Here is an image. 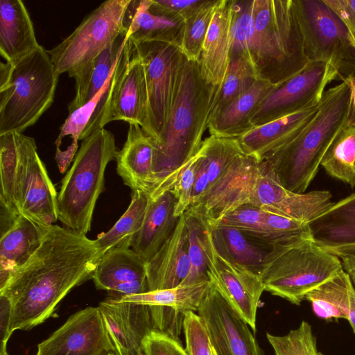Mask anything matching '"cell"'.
Instances as JSON below:
<instances>
[{
	"label": "cell",
	"instance_id": "6da1fadb",
	"mask_svg": "<svg viewBox=\"0 0 355 355\" xmlns=\"http://www.w3.org/2000/svg\"><path fill=\"white\" fill-rule=\"evenodd\" d=\"M101 257L95 241L85 234L50 226L40 248L0 289L10 303V334L54 316L64 297L92 278Z\"/></svg>",
	"mask_w": 355,
	"mask_h": 355
},
{
	"label": "cell",
	"instance_id": "7a4b0ae2",
	"mask_svg": "<svg viewBox=\"0 0 355 355\" xmlns=\"http://www.w3.org/2000/svg\"><path fill=\"white\" fill-rule=\"evenodd\" d=\"M218 87L205 78L199 61L184 55L163 130L154 141V182L149 196L171 191L185 164L201 147Z\"/></svg>",
	"mask_w": 355,
	"mask_h": 355
},
{
	"label": "cell",
	"instance_id": "3957f363",
	"mask_svg": "<svg viewBox=\"0 0 355 355\" xmlns=\"http://www.w3.org/2000/svg\"><path fill=\"white\" fill-rule=\"evenodd\" d=\"M350 98L345 80L325 91L318 112L301 132L263 161L286 189L306 192L325 152L346 125Z\"/></svg>",
	"mask_w": 355,
	"mask_h": 355
},
{
	"label": "cell",
	"instance_id": "277c9868",
	"mask_svg": "<svg viewBox=\"0 0 355 355\" xmlns=\"http://www.w3.org/2000/svg\"><path fill=\"white\" fill-rule=\"evenodd\" d=\"M249 58L259 76L277 84L309 62L293 0H252Z\"/></svg>",
	"mask_w": 355,
	"mask_h": 355
},
{
	"label": "cell",
	"instance_id": "5b68a950",
	"mask_svg": "<svg viewBox=\"0 0 355 355\" xmlns=\"http://www.w3.org/2000/svg\"><path fill=\"white\" fill-rule=\"evenodd\" d=\"M59 74L42 46L14 64H0V135L22 133L53 102Z\"/></svg>",
	"mask_w": 355,
	"mask_h": 355
},
{
	"label": "cell",
	"instance_id": "8992f818",
	"mask_svg": "<svg viewBox=\"0 0 355 355\" xmlns=\"http://www.w3.org/2000/svg\"><path fill=\"white\" fill-rule=\"evenodd\" d=\"M116 153L114 136L105 128L83 140L58 196V220L65 227L85 235L90 231L106 167Z\"/></svg>",
	"mask_w": 355,
	"mask_h": 355
},
{
	"label": "cell",
	"instance_id": "52a82bcc",
	"mask_svg": "<svg viewBox=\"0 0 355 355\" xmlns=\"http://www.w3.org/2000/svg\"><path fill=\"white\" fill-rule=\"evenodd\" d=\"M341 270L338 257L303 239L274 245L260 277L265 291L300 305L308 293Z\"/></svg>",
	"mask_w": 355,
	"mask_h": 355
},
{
	"label": "cell",
	"instance_id": "ba28073f",
	"mask_svg": "<svg viewBox=\"0 0 355 355\" xmlns=\"http://www.w3.org/2000/svg\"><path fill=\"white\" fill-rule=\"evenodd\" d=\"M130 2L131 0L103 2L69 36L49 50L58 73H67L75 82L81 80L98 55L126 33L125 15Z\"/></svg>",
	"mask_w": 355,
	"mask_h": 355
},
{
	"label": "cell",
	"instance_id": "9c48e42d",
	"mask_svg": "<svg viewBox=\"0 0 355 355\" xmlns=\"http://www.w3.org/2000/svg\"><path fill=\"white\" fill-rule=\"evenodd\" d=\"M304 53L336 70L338 80L355 78V44L345 24L323 0H293Z\"/></svg>",
	"mask_w": 355,
	"mask_h": 355
},
{
	"label": "cell",
	"instance_id": "30bf717a",
	"mask_svg": "<svg viewBox=\"0 0 355 355\" xmlns=\"http://www.w3.org/2000/svg\"><path fill=\"white\" fill-rule=\"evenodd\" d=\"M132 43L145 73L148 103L147 134L156 141L168 117L183 54L173 42L146 40Z\"/></svg>",
	"mask_w": 355,
	"mask_h": 355
},
{
	"label": "cell",
	"instance_id": "8fae6325",
	"mask_svg": "<svg viewBox=\"0 0 355 355\" xmlns=\"http://www.w3.org/2000/svg\"><path fill=\"white\" fill-rule=\"evenodd\" d=\"M329 63L309 61L300 71L275 85L250 119L252 128L298 112L319 103L326 87L338 80Z\"/></svg>",
	"mask_w": 355,
	"mask_h": 355
},
{
	"label": "cell",
	"instance_id": "7c38bea8",
	"mask_svg": "<svg viewBox=\"0 0 355 355\" xmlns=\"http://www.w3.org/2000/svg\"><path fill=\"white\" fill-rule=\"evenodd\" d=\"M205 251L210 281L232 309L255 331L260 297L265 291L260 276L220 254L214 245L207 225Z\"/></svg>",
	"mask_w": 355,
	"mask_h": 355
},
{
	"label": "cell",
	"instance_id": "4fadbf2b",
	"mask_svg": "<svg viewBox=\"0 0 355 355\" xmlns=\"http://www.w3.org/2000/svg\"><path fill=\"white\" fill-rule=\"evenodd\" d=\"M197 313L206 327L216 355H264L251 327L211 282Z\"/></svg>",
	"mask_w": 355,
	"mask_h": 355
},
{
	"label": "cell",
	"instance_id": "5bb4252c",
	"mask_svg": "<svg viewBox=\"0 0 355 355\" xmlns=\"http://www.w3.org/2000/svg\"><path fill=\"white\" fill-rule=\"evenodd\" d=\"M260 162L245 154L239 155L208 189L203 197L188 210L212 227L238 207L250 203L252 191Z\"/></svg>",
	"mask_w": 355,
	"mask_h": 355
},
{
	"label": "cell",
	"instance_id": "9a60e30c",
	"mask_svg": "<svg viewBox=\"0 0 355 355\" xmlns=\"http://www.w3.org/2000/svg\"><path fill=\"white\" fill-rule=\"evenodd\" d=\"M112 352L114 347L98 307L88 306L72 314L40 343L35 355H108Z\"/></svg>",
	"mask_w": 355,
	"mask_h": 355
},
{
	"label": "cell",
	"instance_id": "2e32d148",
	"mask_svg": "<svg viewBox=\"0 0 355 355\" xmlns=\"http://www.w3.org/2000/svg\"><path fill=\"white\" fill-rule=\"evenodd\" d=\"M327 190L297 193L286 189L261 162L250 203L266 212L309 223L334 204Z\"/></svg>",
	"mask_w": 355,
	"mask_h": 355
},
{
	"label": "cell",
	"instance_id": "e0dca14e",
	"mask_svg": "<svg viewBox=\"0 0 355 355\" xmlns=\"http://www.w3.org/2000/svg\"><path fill=\"white\" fill-rule=\"evenodd\" d=\"M37 149L34 138L26 136L19 209L21 214L51 226L58 220V193Z\"/></svg>",
	"mask_w": 355,
	"mask_h": 355
},
{
	"label": "cell",
	"instance_id": "ac0fdd59",
	"mask_svg": "<svg viewBox=\"0 0 355 355\" xmlns=\"http://www.w3.org/2000/svg\"><path fill=\"white\" fill-rule=\"evenodd\" d=\"M210 284L209 280L194 284L180 285L125 296L119 301L150 306L155 329L179 338L185 313L197 312Z\"/></svg>",
	"mask_w": 355,
	"mask_h": 355
},
{
	"label": "cell",
	"instance_id": "d6986e66",
	"mask_svg": "<svg viewBox=\"0 0 355 355\" xmlns=\"http://www.w3.org/2000/svg\"><path fill=\"white\" fill-rule=\"evenodd\" d=\"M116 355H144L143 342L153 329L150 307L106 297L98 306Z\"/></svg>",
	"mask_w": 355,
	"mask_h": 355
},
{
	"label": "cell",
	"instance_id": "ffe728a7",
	"mask_svg": "<svg viewBox=\"0 0 355 355\" xmlns=\"http://www.w3.org/2000/svg\"><path fill=\"white\" fill-rule=\"evenodd\" d=\"M320 102L252 128L237 138L245 155L261 162L295 138L318 110Z\"/></svg>",
	"mask_w": 355,
	"mask_h": 355
},
{
	"label": "cell",
	"instance_id": "44dd1931",
	"mask_svg": "<svg viewBox=\"0 0 355 355\" xmlns=\"http://www.w3.org/2000/svg\"><path fill=\"white\" fill-rule=\"evenodd\" d=\"M190 270L189 235L185 214L168 240L146 262L149 291L182 285Z\"/></svg>",
	"mask_w": 355,
	"mask_h": 355
},
{
	"label": "cell",
	"instance_id": "7402d4cb",
	"mask_svg": "<svg viewBox=\"0 0 355 355\" xmlns=\"http://www.w3.org/2000/svg\"><path fill=\"white\" fill-rule=\"evenodd\" d=\"M312 240L340 257L355 252V193L308 223Z\"/></svg>",
	"mask_w": 355,
	"mask_h": 355
},
{
	"label": "cell",
	"instance_id": "603a6c76",
	"mask_svg": "<svg viewBox=\"0 0 355 355\" xmlns=\"http://www.w3.org/2000/svg\"><path fill=\"white\" fill-rule=\"evenodd\" d=\"M155 146L153 139L137 124H129L126 140L117 151L116 171L132 192L143 191L148 195L154 182Z\"/></svg>",
	"mask_w": 355,
	"mask_h": 355
},
{
	"label": "cell",
	"instance_id": "cb8c5ba5",
	"mask_svg": "<svg viewBox=\"0 0 355 355\" xmlns=\"http://www.w3.org/2000/svg\"><path fill=\"white\" fill-rule=\"evenodd\" d=\"M233 1H218L199 60L205 78L218 89L223 84L230 60Z\"/></svg>",
	"mask_w": 355,
	"mask_h": 355
},
{
	"label": "cell",
	"instance_id": "d4e9b609",
	"mask_svg": "<svg viewBox=\"0 0 355 355\" xmlns=\"http://www.w3.org/2000/svg\"><path fill=\"white\" fill-rule=\"evenodd\" d=\"M49 227L20 214L14 223L1 234L0 289L40 248Z\"/></svg>",
	"mask_w": 355,
	"mask_h": 355
},
{
	"label": "cell",
	"instance_id": "484cf974",
	"mask_svg": "<svg viewBox=\"0 0 355 355\" xmlns=\"http://www.w3.org/2000/svg\"><path fill=\"white\" fill-rule=\"evenodd\" d=\"M113 121L139 125L147 133L148 103L145 73L135 51L123 72L112 101L110 122Z\"/></svg>",
	"mask_w": 355,
	"mask_h": 355
},
{
	"label": "cell",
	"instance_id": "4316f807",
	"mask_svg": "<svg viewBox=\"0 0 355 355\" xmlns=\"http://www.w3.org/2000/svg\"><path fill=\"white\" fill-rule=\"evenodd\" d=\"M40 46L24 2L1 0L0 54L6 62L16 63Z\"/></svg>",
	"mask_w": 355,
	"mask_h": 355
},
{
	"label": "cell",
	"instance_id": "83f0119b",
	"mask_svg": "<svg viewBox=\"0 0 355 355\" xmlns=\"http://www.w3.org/2000/svg\"><path fill=\"white\" fill-rule=\"evenodd\" d=\"M175 205L176 200L171 190L150 198L143 225L131 246L146 262L175 231L180 218L175 214Z\"/></svg>",
	"mask_w": 355,
	"mask_h": 355
},
{
	"label": "cell",
	"instance_id": "f1b7e54d",
	"mask_svg": "<svg viewBox=\"0 0 355 355\" xmlns=\"http://www.w3.org/2000/svg\"><path fill=\"white\" fill-rule=\"evenodd\" d=\"M216 250L260 276L266 257L274 245L237 228L216 224L209 227Z\"/></svg>",
	"mask_w": 355,
	"mask_h": 355
},
{
	"label": "cell",
	"instance_id": "f546056e",
	"mask_svg": "<svg viewBox=\"0 0 355 355\" xmlns=\"http://www.w3.org/2000/svg\"><path fill=\"white\" fill-rule=\"evenodd\" d=\"M275 85L268 80L259 79L247 92L209 121L210 135L238 138L251 130L250 121L253 113Z\"/></svg>",
	"mask_w": 355,
	"mask_h": 355
},
{
	"label": "cell",
	"instance_id": "4dcf8cb0",
	"mask_svg": "<svg viewBox=\"0 0 355 355\" xmlns=\"http://www.w3.org/2000/svg\"><path fill=\"white\" fill-rule=\"evenodd\" d=\"M24 134L0 135L1 215L12 218L21 214L19 193L24 165Z\"/></svg>",
	"mask_w": 355,
	"mask_h": 355
},
{
	"label": "cell",
	"instance_id": "1f68e13d",
	"mask_svg": "<svg viewBox=\"0 0 355 355\" xmlns=\"http://www.w3.org/2000/svg\"><path fill=\"white\" fill-rule=\"evenodd\" d=\"M150 4L151 0H131L125 15L127 37L132 42L158 40L178 45L184 19L153 14Z\"/></svg>",
	"mask_w": 355,
	"mask_h": 355
},
{
	"label": "cell",
	"instance_id": "d6a6232c",
	"mask_svg": "<svg viewBox=\"0 0 355 355\" xmlns=\"http://www.w3.org/2000/svg\"><path fill=\"white\" fill-rule=\"evenodd\" d=\"M97 289L108 293L119 286L147 280L146 262L130 248H114L101 258L92 278Z\"/></svg>",
	"mask_w": 355,
	"mask_h": 355
},
{
	"label": "cell",
	"instance_id": "836d02e7",
	"mask_svg": "<svg viewBox=\"0 0 355 355\" xmlns=\"http://www.w3.org/2000/svg\"><path fill=\"white\" fill-rule=\"evenodd\" d=\"M355 290L343 269L306 295L315 315L326 320L348 318L352 295Z\"/></svg>",
	"mask_w": 355,
	"mask_h": 355
},
{
	"label": "cell",
	"instance_id": "e575fe53",
	"mask_svg": "<svg viewBox=\"0 0 355 355\" xmlns=\"http://www.w3.org/2000/svg\"><path fill=\"white\" fill-rule=\"evenodd\" d=\"M127 40L126 33L121 35L98 55L87 73L75 82V96L68 105L69 113L91 101L101 92L115 69Z\"/></svg>",
	"mask_w": 355,
	"mask_h": 355
},
{
	"label": "cell",
	"instance_id": "d590c367",
	"mask_svg": "<svg viewBox=\"0 0 355 355\" xmlns=\"http://www.w3.org/2000/svg\"><path fill=\"white\" fill-rule=\"evenodd\" d=\"M150 200L149 195L140 190L132 192L129 207L107 232L95 239L101 256L114 248H130L140 230Z\"/></svg>",
	"mask_w": 355,
	"mask_h": 355
},
{
	"label": "cell",
	"instance_id": "8d00e7d4",
	"mask_svg": "<svg viewBox=\"0 0 355 355\" xmlns=\"http://www.w3.org/2000/svg\"><path fill=\"white\" fill-rule=\"evenodd\" d=\"M320 166L331 177L355 187V125L345 126L339 131Z\"/></svg>",
	"mask_w": 355,
	"mask_h": 355
},
{
	"label": "cell",
	"instance_id": "74e56055",
	"mask_svg": "<svg viewBox=\"0 0 355 355\" xmlns=\"http://www.w3.org/2000/svg\"><path fill=\"white\" fill-rule=\"evenodd\" d=\"M260 78L256 68L247 58L239 55L230 57L224 80L213 103L209 121Z\"/></svg>",
	"mask_w": 355,
	"mask_h": 355
},
{
	"label": "cell",
	"instance_id": "f35d334b",
	"mask_svg": "<svg viewBox=\"0 0 355 355\" xmlns=\"http://www.w3.org/2000/svg\"><path fill=\"white\" fill-rule=\"evenodd\" d=\"M218 0H205L184 19L178 42L189 60L199 61L206 34Z\"/></svg>",
	"mask_w": 355,
	"mask_h": 355
},
{
	"label": "cell",
	"instance_id": "ab89813d",
	"mask_svg": "<svg viewBox=\"0 0 355 355\" xmlns=\"http://www.w3.org/2000/svg\"><path fill=\"white\" fill-rule=\"evenodd\" d=\"M133 51V44L128 37L115 69L99 92L98 101L83 132L80 140H83L93 132L103 128L110 123L112 101L123 72L132 58Z\"/></svg>",
	"mask_w": 355,
	"mask_h": 355
},
{
	"label": "cell",
	"instance_id": "60d3db41",
	"mask_svg": "<svg viewBox=\"0 0 355 355\" xmlns=\"http://www.w3.org/2000/svg\"><path fill=\"white\" fill-rule=\"evenodd\" d=\"M189 235V273L182 285L209 281L205 251L207 224L197 215L185 212Z\"/></svg>",
	"mask_w": 355,
	"mask_h": 355
},
{
	"label": "cell",
	"instance_id": "b9f144b4",
	"mask_svg": "<svg viewBox=\"0 0 355 355\" xmlns=\"http://www.w3.org/2000/svg\"><path fill=\"white\" fill-rule=\"evenodd\" d=\"M203 141L210 188L233 162L244 153L237 138H223L210 135Z\"/></svg>",
	"mask_w": 355,
	"mask_h": 355
},
{
	"label": "cell",
	"instance_id": "7bdbcfd3",
	"mask_svg": "<svg viewBox=\"0 0 355 355\" xmlns=\"http://www.w3.org/2000/svg\"><path fill=\"white\" fill-rule=\"evenodd\" d=\"M266 337L275 355H318L316 338L306 321L286 335L267 333Z\"/></svg>",
	"mask_w": 355,
	"mask_h": 355
},
{
	"label": "cell",
	"instance_id": "ee69618b",
	"mask_svg": "<svg viewBox=\"0 0 355 355\" xmlns=\"http://www.w3.org/2000/svg\"><path fill=\"white\" fill-rule=\"evenodd\" d=\"M218 223L231 226L275 245L264 220V211L252 203L243 204L226 214ZM217 223V224H218Z\"/></svg>",
	"mask_w": 355,
	"mask_h": 355
},
{
	"label": "cell",
	"instance_id": "f6af8a7d",
	"mask_svg": "<svg viewBox=\"0 0 355 355\" xmlns=\"http://www.w3.org/2000/svg\"><path fill=\"white\" fill-rule=\"evenodd\" d=\"M182 329L189 355H214L207 330L198 313H185Z\"/></svg>",
	"mask_w": 355,
	"mask_h": 355
},
{
	"label": "cell",
	"instance_id": "bcb514c9",
	"mask_svg": "<svg viewBox=\"0 0 355 355\" xmlns=\"http://www.w3.org/2000/svg\"><path fill=\"white\" fill-rule=\"evenodd\" d=\"M202 153L201 145L198 153L184 166L171 190L176 200L175 214L178 217L185 214L191 205L196 165Z\"/></svg>",
	"mask_w": 355,
	"mask_h": 355
},
{
	"label": "cell",
	"instance_id": "7dc6e473",
	"mask_svg": "<svg viewBox=\"0 0 355 355\" xmlns=\"http://www.w3.org/2000/svg\"><path fill=\"white\" fill-rule=\"evenodd\" d=\"M143 351L144 355H189L179 338L157 329L144 338Z\"/></svg>",
	"mask_w": 355,
	"mask_h": 355
},
{
	"label": "cell",
	"instance_id": "c3c4849f",
	"mask_svg": "<svg viewBox=\"0 0 355 355\" xmlns=\"http://www.w3.org/2000/svg\"><path fill=\"white\" fill-rule=\"evenodd\" d=\"M205 0H151L150 11L156 15L177 16L184 19Z\"/></svg>",
	"mask_w": 355,
	"mask_h": 355
},
{
	"label": "cell",
	"instance_id": "681fc988",
	"mask_svg": "<svg viewBox=\"0 0 355 355\" xmlns=\"http://www.w3.org/2000/svg\"><path fill=\"white\" fill-rule=\"evenodd\" d=\"M348 30L355 44V0H323Z\"/></svg>",
	"mask_w": 355,
	"mask_h": 355
},
{
	"label": "cell",
	"instance_id": "f907efd6",
	"mask_svg": "<svg viewBox=\"0 0 355 355\" xmlns=\"http://www.w3.org/2000/svg\"><path fill=\"white\" fill-rule=\"evenodd\" d=\"M202 153L196 165L195 182L191 206L196 204L209 188V173L207 163L205 159L204 141H202Z\"/></svg>",
	"mask_w": 355,
	"mask_h": 355
},
{
	"label": "cell",
	"instance_id": "816d5d0a",
	"mask_svg": "<svg viewBox=\"0 0 355 355\" xmlns=\"http://www.w3.org/2000/svg\"><path fill=\"white\" fill-rule=\"evenodd\" d=\"M10 322V303L9 300L0 295V349H6L11 335L9 333Z\"/></svg>",
	"mask_w": 355,
	"mask_h": 355
},
{
	"label": "cell",
	"instance_id": "f5cc1de1",
	"mask_svg": "<svg viewBox=\"0 0 355 355\" xmlns=\"http://www.w3.org/2000/svg\"><path fill=\"white\" fill-rule=\"evenodd\" d=\"M342 262L343 269L349 277L355 288V252L339 257Z\"/></svg>",
	"mask_w": 355,
	"mask_h": 355
},
{
	"label": "cell",
	"instance_id": "db71d44e",
	"mask_svg": "<svg viewBox=\"0 0 355 355\" xmlns=\"http://www.w3.org/2000/svg\"><path fill=\"white\" fill-rule=\"evenodd\" d=\"M345 80L349 84L351 87V98L345 126L355 125V78Z\"/></svg>",
	"mask_w": 355,
	"mask_h": 355
},
{
	"label": "cell",
	"instance_id": "11a10c76",
	"mask_svg": "<svg viewBox=\"0 0 355 355\" xmlns=\"http://www.w3.org/2000/svg\"><path fill=\"white\" fill-rule=\"evenodd\" d=\"M354 334H355V290L354 291L350 300V308L347 318Z\"/></svg>",
	"mask_w": 355,
	"mask_h": 355
},
{
	"label": "cell",
	"instance_id": "9f6ffc18",
	"mask_svg": "<svg viewBox=\"0 0 355 355\" xmlns=\"http://www.w3.org/2000/svg\"><path fill=\"white\" fill-rule=\"evenodd\" d=\"M0 355H10L8 352L7 349H0Z\"/></svg>",
	"mask_w": 355,
	"mask_h": 355
},
{
	"label": "cell",
	"instance_id": "6f0895ef",
	"mask_svg": "<svg viewBox=\"0 0 355 355\" xmlns=\"http://www.w3.org/2000/svg\"><path fill=\"white\" fill-rule=\"evenodd\" d=\"M108 355H116L114 352H112V353H110V354Z\"/></svg>",
	"mask_w": 355,
	"mask_h": 355
},
{
	"label": "cell",
	"instance_id": "680465c9",
	"mask_svg": "<svg viewBox=\"0 0 355 355\" xmlns=\"http://www.w3.org/2000/svg\"><path fill=\"white\" fill-rule=\"evenodd\" d=\"M318 355H324L322 353L318 352Z\"/></svg>",
	"mask_w": 355,
	"mask_h": 355
},
{
	"label": "cell",
	"instance_id": "91938a15",
	"mask_svg": "<svg viewBox=\"0 0 355 355\" xmlns=\"http://www.w3.org/2000/svg\"><path fill=\"white\" fill-rule=\"evenodd\" d=\"M213 349H214V348H213ZM214 355H216V352H215L214 349Z\"/></svg>",
	"mask_w": 355,
	"mask_h": 355
}]
</instances>
